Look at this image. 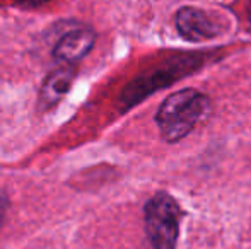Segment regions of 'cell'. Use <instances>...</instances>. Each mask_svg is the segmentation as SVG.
<instances>
[{
  "mask_svg": "<svg viewBox=\"0 0 251 249\" xmlns=\"http://www.w3.org/2000/svg\"><path fill=\"white\" fill-rule=\"evenodd\" d=\"M246 9H248V19H250V24H251V0H248V7H246Z\"/></svg>",
  "mask_w": 251,
  "mask_h": 249,
  "instance_id": "cell-8",
  "label": "cell"
},
{
  "mask_svg": "<svg viewBox=\"0 0 251 249\" xmlns=\"http://www.w3.org/2000/svg\"><path fill=\"white\" fill-rule=\"evenodd\" d=\"M5 208H7V196L3 191H0V226H2L3 215H5Z\"/></svg>",
  "mask_w": 251,
  "mask_h": 249,
  "instance_id": "cell-6",
  "label": "cell"
},
{
  "mask_svg": "<svg viewBox=\"0 0 251 249\" xmlns=\"http://www.w3.org/2000/svg\"><path fill=\"white\" fill-rule=\"evenodd\" d=\"M210 108L212 103L208 96L197 89H181L171 94L155 114V123L162 138L169 143L185 138L210 113Z\"/></svg>",
  "mask_w": 251,
  "mask_h": 249,
  "instance_id": "cell-1",
  "label": "cell"
},
{
  "mask_svg": "<svg viewBox=\"0 0 251 249\" xmlns=\"http://www.w3.org/2000/svg\"><path fill=\"white\" fill-rule=\"evenodd\" d=\"M94 41H96V33L91 27H80L63 34L56 41L53 55L56 60L63 63H75L93 50Z\"/></svg>",
  "mask_w": 251,
  "mask_h": 249,
  "instance_id": "cell-4",
  "label": "cell"
},
{
  "mask_svg": "<svg viewBox=\"0 0 251 249\" xmlns=\"http://www.w3.org/2000/svg\"><path fill=\"white\" fill-rule=\"evenodd\" d=\"M183 210L171 195L161 191L144 206L146 232L154 249H176Z\"/></svg>",
  "mask_w": 251,
  "mask_h": 249,
  "instance_id": "cell-2",
  "label": "cell"
},
{
  "mask_svg": "<svg viewBox=\"0 0 251 249\" xmlns=\"http://www.w3.org/2000/svg\"><path fill=\"white\" fill-rule=\"evenodd\" d=\"M74 77H75V70L72 67H62L51 72L41 86L40 103H38L40 110H50L56 103H60V99L69 92Z\"/></svg>",
  "mask_w": 251,
  "mask_h": 249,
  "instance_id": "cell-5",
  "label": "cell"
},
{
  "mask_svg": "<svg viewBox=\"0 0 251 249\" xmlns=\"http://www.w3.org/2000/svg\"><path fill=\"white\" fill-rule=\"evenodd\" d=\"M17 2L26 3V5H31V7H38V5H43V3H47L48 0H17Z\"/></svg>",
  "mask_w": 251,
  "mask_h": 249,
  "instance_id": "cell-7",
  "label": "cell"
},
{
  "mask_svg": "<svg viewBox=\"0 0 251 249\" xmlns=\"http://www.w3.org/2000/svg\"><path fill=\"white\" fill-rule=\"evenodd\" d=\"M176 29L185 40L200 43L214 40L222 33V27L205 10L197 7H181L175 16Z\"/></svg>",
  "mask_w": 251,
  "mask_h": 249,
  "instance_id": "cell-3",
  "label": "cell"
}]
</instances>
